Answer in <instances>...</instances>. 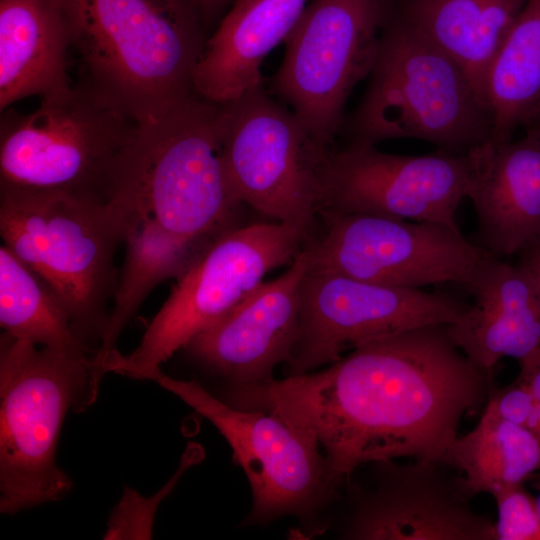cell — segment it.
Here are the masks:
<instances>
[{"label":"cell","instance_id":"cell-1","mask_svg":"<svg viewBox=\"0 0 540 540\" xmlns=\"http://www.w3.org/2000/svg\"><path fill=\"white\" fill-rule=\"evenodd\" d=\"M489 382L447 325H429L361 345L320 371L226 386L222 399L311 435L342 485L377 460L448 464L460 421L488 398Z\"/></svg>","mask_w":540,"mask_h":540},{"label":"cell","instance_id":"cell-2","mask_svg":"<svg viewBox=\"0 0 540 540\" xmlns=\"http://www.w3.org/2000/svg\"><path fill=\"white\" fill-rule=\"evenodd\" d=\"M81 83L138 124L194 93L205 41L186 1L66 0Z\"/></svg>","mask_w":540,"mask_h":540},{"label":"cell","instance_id":"cell-3","mask_svg":"<svg viewBox=\"0 0 540 540\" xmlns=\"http://www.w3.org/2000/svg\"><path fill=\"white\" fill-rule=\"evenodd\" d=\"M109 199L125 216L185 240L212 243L236 227L242 204L223 165L220 103L194 93L164 117L139 124Z\"/></svg>","mask_w":540,"mask_h":540},{"label":"cell","instance_id":"cell-4","mask_svg":"<svg viewBox=\"0 0 540 540\" xmlns=\"http://www.w3.org/2000/svg\"><path fill=\"white\" fill-rule=\"evenodd\" d=\"M369 77L345 124L351 142L411 138L466 154L492 140L491 113L463 69L396 10Z\"/></svg>","mask_w":540,"mask_h":540},{"label":"cell","instance_id":"cell-5","mask_svg":"<svg viewBox=\"0 0 540 540\" xmlns=\"http://www.w3.org/2000/svg\"><path fill=\"white\" fill-rule=\"evenodd\" d=\"M0 235L3 245L52 289L79 338L90 348L99 346L119 277L114 258L124 237L115 204L0 188Z\"/></svg>","mask_w":540,"mask_h":540},{"label":"cell","instance_id":"cell-6","mask_svg":"<svg viewBox=\"0 0 540 540\" xmlns=\"http://www.w3.org/2000/svg\"><path fill=\"white\" fill-rule=\"evenodd\" d=\"M92 355L0 337V511L58 501L72 488L56 450L70 409L91 395Z\"/></svg>","mask_w":540,"mask_h":540},{"label":"cell","instance_id":"cell-7","mask_svg":"<svg viewBox=\"0 0 540 540\" xmlns=\"http://www.w3.org/2000/svg\"><path fill=\"white\" fill-rule=\"evenodd\" d=\"M138 127L81 82L41 98L33 112L8 108L0 121V188L108 201Z\"/></svg>","mask_w":540,"mask_h":540},{"label":"cell","instance_id":"cell-8","mask_svg":"<svg viewBox=\"0 0 540 540\" xmlns=\"http://www.w3.org/2000/svg\"><path fill=\"white\" fill-rule=\"evenodd\" d=\"M307 240L303 232L276 221L224 232L177 279L138 346L128 354L114 352L101 365L100 376L113 372L146 380L250 295L270 271L292 263Z\"/></svg>","mask_w":540,"mask_h":540},{"label":"cell","instance_id":"cell-9","mask_svg":"<svg viewBox=\"0 0 540 540\" xmlns=\"http://www.w3.org/2000/svg\"><path fill=\"white\" fill-rule=\"evenodd\" d=\"M225 174L236 199L306 236L319 213L329 153L263 85L220 103Z\"/></svg>","mask_w":540,"mask_h":540},{"label":"cell","instance_id":"cell-10","mask_svg":"<svg viewBox=\"0 0 540 540\" xmlns=\"http://www.w3.org/2000/svg\"><path fill=\"white\" fill-rule=\"evenodd\" d=\"M392 0H309L285 39L272 90L328 147L356 85L375 65Z\"/></svg>","mask_w":540,"mask_h":540},{"label":"cell","instance_id":"cell-11","mask_svg":"<svg viewBox=\"0 0 540 540\" xmlns=\"http://www.w3.org/2000/svg\"><path fill=\"white\" fill-rule=\"evenodd\" d=\"M146 380L176 395L211 422L244 470L253 504L244 525L285 515L314 520L341 487L331 476L318 442L283 417L234 407L200 383L168 376L160 368Z\"/></svg>","mask_w":540,"mask_h":540},{"label":"cell","instance_id":"cell-12","mask_svg":"<svg viewBox=\"0 0 540 540\" xmlns=\"http://www.w3.org/2000/svg\"><path fill=\"white\" fill-rule=\"evenodd\" d=\"M327 232L305 244L309 272L391 286L441 283L466 287L488 254L442 223L324 211Z\"/></svg>","mask_w":540,"mask_h":540},{"label":"cell","instance_id":"cell-13","mask_svg":"<svg viewBox=\"0 0 540 540\" xmlns=\"http://www.w3.org/2000/svg\"><path fill=\"white\" fill-rule=\"evenodd\" d=\"M468 304L444 293L307 272L297 340L286 376L339 360L348 350L411 329L455 322Z\"/></svg>","mask_w":540,"mask_h":540},{"label":"cell","instance_id":"cell-14","mask_svg":"<svg viewBox=\"0 0 540 540\" xmlns=\"http://www.w3.org/2000/svg\"><path fill=\"white\" fill-rule=\"evenodd\" d=\"M348 485L342 538L352 540H495L494 522L472 505L461 472L431 460L367 463Z\"/></svg>","mask_w":540,"mask_h":540},{"label":"cell","instance_id":"cell-15","mask_svg":"<svg viewBox=\"0 0 540 540\" xmlns=\"http://www.w3.org/2000/svg\"><path fill=\"white\" fill-rule=\"evenodd\" d=\"M472 170L470 152L438 149L408 156L350 142L326 157L319 213L371 214L458 228L456 211L467 197Z\"/></svg>","mask_w":540,"mask_h":540},{"label":"cell","instance_id":"cell-16","mask_svg":"<svg viewBox=\"0 0 540 540\" xmlns=\"http://www.w3.org/2000/svg\"><path fill=\"white\" fill-rule=\"evenodd\" d=\"M309 270L306 249L276 279L263 282L237 306L195 335L182 349L227 386L272 379L297 340L301 291Z\"/></svg>","mask_w":540,"mask_h":540},{"label":"cell","instance_id":"cell-17","mask_svg":"<svg viewBox=\"0 0 540 540\" xmlns=\"http://www.w3.org/2000/svg\"><path fill=\"white\" fill-rule=\"evenodd\" d=\"M473 161L467 193L477 216L480 243L502 258L540 238V134L492 141L470 151Z\"/></svg>","mask_w":540,"mask_h":540},{"label":"cell","instance_id":"cell-18","mask_svg":"<svg viewBox=\"0 0 540 540\" xmlns=\"http://www.w3.org/2000/svg\"><path fill=\"white\" fill-rule=\"evenodd\" d=\"M467 287L474 302L447 330L475 366L490 374L501 358L540 348V301L524 268L488 253Z\"/></svg>","mask_w":540,"mask_h":540},{"label":"cell","instance_id":"cell-19","mask_svg":"<svg viewBox=\"0 0 540 540\" xmlns=\"http://www.w3.org/2000/svg\"><path fill=\"white\" fill-rule=\"evenodd\" d=\"M309 0H234L205 41L194 75L195 93L225 103L262 85L265 57L284 42Z\"/></svg>","mask_w":540,"mask_h":540},{"label":"cell","instance_id":"cell-20","mask_svg":"<svg viewBox=\"0 0 540 540\" xmlns=\"http://www.w3.org/2000/svg\"><path fill=\"white\" fill-rule=\"evenodd\" d=\"M66 0H0V110L69 89Z\"/></svg>","mask_w":540,"mask_h":540},{"label":"cell","instance_id":"cell-21","mask_svg":"<svg viewBox=\"0 0 540 540\" xmlns=\"http://www.w3.org/2000/svg\"><path fill=\"white\" fill-rule=\"evenodd\" d=\"M527 1L401 0L396 12L449 54L483 99L488 68Z\"/></svg>","mask_w":540,"mask_h":540},{"label":"cell","instance_id":"cell-22","mask_svg":"<svg viewBox=\"0 0 540 540\" xmlns=\"http://www.w3.org/2000/svg\"><path fill=\"white\" fill-rule=\"evenodd\" d=\"M483 99L492 142L512 139L540 111V0H528L491 62Z\"/></svg>","mask_w":540,"mask_h":540},{"label":"cell","instance_id":"cell-23","mask_svg":"<svg viewBox=\"0 0 540 540\" xmlns=\"http://www.w3.org/2000/svg\"><path fill=\"white\" fill-rule=\"evenodd\" d=\"M448 464L462 473L475 496L492 494L540 471V435L485 407L476 426L454 440Z\"/></svg>","mask_w":540,"mask_h":540},{"label":"cell","instance_id":"cell-24","mask_svg":"<svg viewBox=\"0 0 540 540\" xmlns=\"http://www.w3.org/2000/svg\"><path fill=\"white\" fill-rule=\"evenodd\" d=\"M0 325L4 333L38 346L94 355L48 284L4 245L0 247Z\"/></svg>","mask_w":540,"mask_h":540},{"label":"cell","instance_id":"cell-25","mask_svg":"<svg viewBox=\"0 0 540 540\" xmlns=\"http://www.w3.org/2000/svg\"><path fill=\"white\" fill-rule=\"evenodd\" d=\"M497 506L495 540H540V505L523 483L491 494Z\"/></svg>","mask_w":540,"mask_h":540},{"label":"cell","instance_id":"cell-26","mask_svg":"<svg viewBox=\"0 0 540 540\" xmlns=\"http://www.w3.org/2000/svg\"><path fill=\"white\" fill-rule=\"evenodd\" d=\"M485 407L505 421L536 431L535 403L529 387L519 376L503 388L490 390Z\"/></svg>","mask_w":540,"mask_h":540},{"label":"cell","instance_id":"cell-27","mask_svg":"<svg viewBox=\"0 0 540 540\" xmlns=\"http://www.w3.org/2000/svg\"><path fill=\"white\" fill-rule=\"evenodd\" d=\"M519 374L530 389L537 417L536 431L540 435V348L518 361Z\"/></svg>","mask_w":540,"mask_h":540},{"label":"cell","instance_id":"cell-28","mask_svg":"<svg viewBox=\"0 0 540 540\" xmlns=\"http://www.w3.org/2000/svg\"><path fill=\"white\" fill-rule=\"evenodd\" d=\"M517 255V264L529 273L540 301V238L522 249Z\"/></svg>","mask_w":540,"mask_h":540},{"label":"cell","instance_id":"cell-29","mask_svg":"<svg viewBox=\"0 0 540 540\" xmlns=\"http://www.w3.org/2000/svg\"><path fill=\"white\" fill-rule=\"evenodd\" d=\"M195 10L203 17H211L222 9L227 3L234 0H190Z\"/></svg>","mask_w":540,"mask_h":540},{"label":"cell","instance_id":"cell-30","mask_svg":"<svg viewBox=\"0 0 540 540\" xmlns=\"http://www.w3.org/2000/svg\"><path fill=\"white\" fill-rule=\"evenodd\" d=\"M525 129H531L540 134V111L535 115V117L527 124Z\"/></svg>","mask_w":540,"mask_h":540},{"label":"cell","instance_id":"cell-31","mask_svg":"<svg viewBox=\"0 0 540 540\" xmlns=\"http://www.w3.org/2000/svg\"><path fill=\"white\" fill-rule=\"evenodd\" d=\"M162 1H165L167 3H180V2H184L185 0H162Z\"/></svg>","mask_w":540,"mask_h":540}]
</instances>
